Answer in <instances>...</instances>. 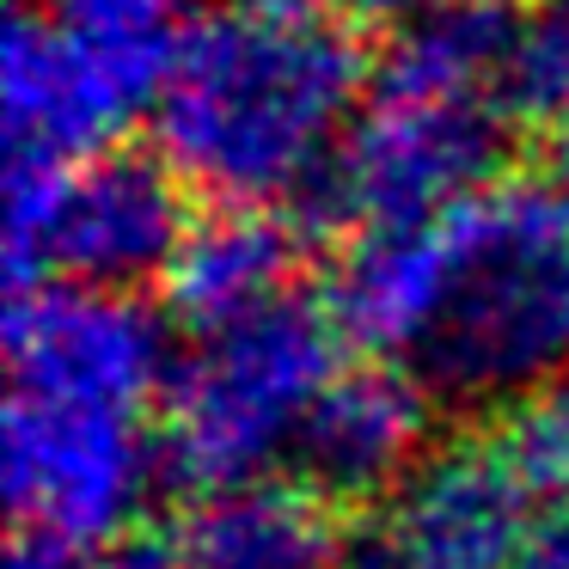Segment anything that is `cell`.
<instances>
[{
	"label": "cell",
	"instance_id": "obj_1",
	"mask_svg": "<svg viewBox=\"0 0 569 569\" xmlns=\"http://www.w3.org/2000/svg\"><path fill=\"white\" fill-rule=\"evenodd\" d=\"M331 312L447 405L551 392L569 368V172L496 178L422 227L356 239Z\"/></svg>",
	"mask_w": 569,
	"mask_h": 569
},
{
	"label": "cell",
	"instance_id": "obj_2",
	"mask_svg": "<svg viewBox=\"0 0 569 569\" xmlns=\"http://www.w3.org/2000/svg\"><path fill=\"white\" fill-rule=\"evenodd\" d=\"M368 74L337 0H214L153 104L160 160L221 209L312 202Z\"/></svg>",
	"mask_w": 569,
	"mask_h": 569
},
{
	"label": "cell",
	"instance_id": "obj_3",
	"mask_svg": "<svg viewBox=\"0 0 569 569\" xmlns=\"http://www.w3.org/2000/svg\"><path fill=\"white\" fill-rule=\"evenodd\" d=\"M508 0H441L392 31L368 74L356 123L312 190V221L343 233H398L490 190L508 117V56L520 38Z\"/></svg>",
	"mask_w": 569,
	"mask_h": 569
},
{
	"label": "cell",
	"instance_id": "obj_4",
	"mask_svg": "<svg viewBox=\"0 0 569 569\" xmlns=\"http://www.w3.org/2000/svg\"><path fill=\"white\" fill-rule=\"evenodd\" d=\"M343 343L337 312L307 295L197 337L166 380V466L197 483V496L270 478V466L300 447L319 398L349 368Z\"/></svg>",
	"mask_w": 569,
	"mask_h": 569
},
{
	"label": "cell",
	"instance_id": "obj_5",
	"mask_svg": "<svg viewBox=\"0 0 569 569\" xmlns=\"http://www.w3.org/2000/svg\"><path fill=\"white\" fill-rule=\"evenodd\" d=\"M190 221L184 178L160 153H92L74 166L7 160V276L13 295L43 282L136 295L172 270Z\"/></svg>",
	"mask_w": 569,
	"mask_h": 569
},
{
	"label": "cell",
	"instance_id": "obj_6",
	"mask_svg": "<svg viewBox=\"0 0 569 569\" xmlns=\"http://www.w3.org/2000/svg\"><path fill=\"white\" fill-rule=\"evenodd\" d=\"M166 447L148 417L87 405H31L7 398V508L19 527L56 532L68 545L129 539Z\"/></svg>",
	"mask_w": 569,
	"mask_h": 569
},
{
	"label": "cell",
	"instance_id": "obj_7",
	"mask_svg": "<svg viewBox=\"0 0 569 569\" xmlns=\"http://www.w3.org/2000/svg\"><path fill=\"white\" fill-rule=\"evenodd\" d=\"M7 398L31 405H87L148 417L166 398V325L148 300L111 288L43 282L7 307Z\"/></svg>",
	"mask_w": 569,
	"mask_h": 569
},
{
	"label": "cell",
	"instance_id": "obj_8",
	"mask_svg": "<svg viewBox=\"0 0 569 569\" xmlns=\"http://www.w3.org/2000/svg\"><path fill=\"white\" fill-rule=\"evenodd\" d=\"M539 515L496 435L453 441L386 496L349 569H515Z\"/></svg>",
	"mask_w": 569,
	"mask_h": 569
},
{
	"label": "cell",
	"instance_id": "obj_9",
	"mask_svg": "<svg viewBox=\"0 0 569 569\" xmlns=\"http://www.w3.org/2000/svg\"><path fill=\"white\" fill-rule=\"evenodd\" d=\"M429 429L435 398L410 368L398 361L343 368L295 447L300 483H312L325 502H373V496L386 502L429 459Z\"/></svg>",
	"mask_w": 569,
	"mask_h": 569
},
{
	"label": "cell",
	"instance_id": "obj_10",
	"mask_svg": "<svg viewBox=\"0 0 569 569\" xmlns=\"http://www.w3.org/2000/svg\"><path fill=\"white\" fill-rule=\"evenodd\" d=\"M0 68H7V160H92L136 117L38 7L13 13Z\"/></svg>",
	"mask_w": 569,
	"mask_h": 569
},
{
	"label": "cell",
	"instance_id": "obj_11",
	"mask_svg": "<svg viewBox=\"0 0 569 569\" xmlns=\"http://www.w3.org/2000/svg\"><path fill=\"white\" fill-rule=\"evenodd\" d=\"M172 551L184 569H349L356 545L312 483L251 478L197 496Z\"/></svg>",
	"mask_w": 569,
	"mask_h": 569
},
{
	"label": "cell",
	"instance_id": "obj_12",
	"mask_svg": "<svg viewBox=\"0 0 569 569\" xmlns=\"http://www.w3.org/2000/svg\"><path fill=\"white\" fill-rule=\"evenodd\" d=\"M295 263L300 246L270 209H214L190 221L166 270V307L190 337H214L295 295Z\"/></svg>",
	"mask_w": 569,
	"mask_h": 569
},
{
	"label": "cell",
	"instance_id": "obj_13",
	"mask_svg": "<svg viewBox=\"0 0 569 569\" xmlns=\"http://www.w3.org/2000/svg\"><path fill=\"white\" fill-rule=\"evenodd\" d=\"M38 13L99 68L129 111L160 104L178 50L197 26L190 0H43Z\"/></svg>",
	"mask_w": 569,
	"mask_h": 569
},
{
	"label": "cell",
	"instance_id": "obj_14",
	"mask_svg": "<svg viewBox=\"0 0 569 569\" xmlns=\"http://www.w3.org/2000/svg\"><path fill=\"white\" fill-rule=\"evenodd\" d=\"M508 117L569 141V0H539L508 56Z\"/></svg>",
	"mask_w": 569,
	"mask_h": 569
},
{
	"label": "cell",
	"instance_id": "obj_15",
	"mask_svg": "<svg viewBox=\"0 0 569 569\" xmlns=\"http://www.w3.org/2000/svg\"><path fill=\"white\" fill-rule=\"evenodd\" d=\"M496 441H502L508 466L520 471V483L539 496V508L569 502V386H551V392L515 405Z\"/></svg>",
	"mask_w": 569,
	"mask_h": 569
},
{
	"label": "cell",
	"instance_id": "obj_16",
	"mask_svg": "<svg viewBox=\"0 0 569 569\" xmlns=\"http://www.w3.org/2000/svg\"><path fill=\"white\" fill-rule=\"evenodd\" d=\"M80 569H184L178 563L172 545H153V539H111V545H92L87 557H80Z\"/></svg>",
	"mask_w": 569,
	"mask_h": 569
},
{
	"label": "cell",
	"instance_id": "obj_17",
	"mask_svg": "<svg viewBox=\"0 0 569 569\" xmlns=\"http://www.w3.org/2000/svg\"><path fill=\"white\" fill-rule=\"evenodd\" d=\"M80 557H87V545H68L31 527H19V539L7 545V569H80Z\"/></svg>",
	"mask_w": 569,
	"mask_h": 569
},
{
	"label": "cell",
	"instance_id": "obj_18",
	"mask_svg": "<svg viewBox=\"0 0 569 569\" xmlns=\"http://www.w3.org/2000/svg\"><path fill=\"white\" fill-rule=\"evenodd\" d=\"M515 569H569V502L539 515V527H532V539H527Z\"/></svg>",
	"mask_w": 569,
	"mask_h": 569
},
{
	"label": "cell",
	"instance_id": "obj_19",
	"mask_svg": "<svg viewBox=\"0 0 569 569\" xmlns=\"http://www.w3.org/2000/svg\"><path fill=\"white\" fill-rule=\"evenodd\" d=\"M356 26H398L405 31L410 19H422V13H435L441 0H337Z\"/></svg>",
	"mask_w": 569,
	"mask_h": 569
}]
</instances>
